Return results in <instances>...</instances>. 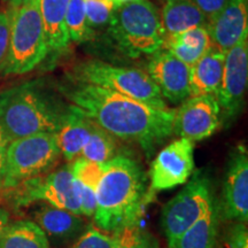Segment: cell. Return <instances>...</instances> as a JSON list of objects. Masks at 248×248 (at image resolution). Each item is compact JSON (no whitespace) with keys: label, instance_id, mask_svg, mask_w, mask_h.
<instances>
[{"label":"cell","instance_id":"cell-1","mask_svg":"<svg viewBox=\"0 0 248 248\" xmlns=\"http://www.w3.org/2000/svg\"><path fill=\"white\" fill-rule=\"evenodd\" d=\"M60 92L100 128L119 140L138 144L147 156L173 133L175 109L151 106L86 83L63 85Z\"/></svg>","mask_w":248,"mask_h":248},{"label":"cell","instance_id":"cell-2","mask_svg":"<svg viewBox=\"0 0 248 248\" xmlns=\"http://www.w3.org/2000/svg\"><path fill=\"white\" fill-rule=\"evenodd\" d=\"M95 198L93 221L99 230L113 235L138 225L148 201L147 178L138 161L120 154L105 163Z\"/></svg>","mask_w":248,"mask_h":248},{"label":"cell","instance_id":"cell-3","mask_svg":"<svg viewBox=\"0 0 248 248\" xmlns=\"http://www.w3.org/2000/svg\"><path fill=\"white\" fill-rule=\"evenodd\" d=\"M70 108L71 104L43 80H31L0 94V125L9 142L37 133H55Z\"/></svg>","mask_w":248,"mask_h":248},{"label":"cell","instance_id":"cell-4","mask_svg":"<svg viewBox=\"0 0 248 248\" xmlns=\"http://www.w3.org/2000/svg\"><path fill=\"white\" fill-rule=\"evenodd\" d=\"M108 26L117 47L133 59L160 51L166 38L161 15L150 0L116 6Z\"/></svg>","mask_w":248,"mask_h":248},{"label":"cell","instance_id":"cell-5","mask_svg":"<svg viewBox=\"0 0 248 248\" xmlns=\"http://www.w3.org/2000/svg\"><path fill=\"white\" fill-rule=\"evenodd\" d=\"M46 58L47 43L38 0H30L12 9L8 51L0 71L4 75H22L35 69Z\"/></svg>","mask_w":248,"mask_h":248},{"label":"cell","instance_id":"cell-6","mask_svg":"<svg viewBox=\"0 0 248 248\" xmlns=\"http://www.w3.org/2000/svg\"><path fill=\"white\" fill-rule=\"evenodd\" d=\"M75 82L110 90L151 106L168 108L159 88L146 71L137 68L119 67L99 60L77 64L73 73Z\"/></svg>","mask_w":248,"mask_h":248},{"label":"cell","instance_id":"cell-7","mask_svg":"<svg viewBox=\"0 0 248 248\" xmlns=\"http://www.w3.org/2000/svg\"><path fill=\"white\" fill-rule=\"evenodd\" d=\"M60 156L55 133H37L12 140L6 152L2 190H13L28 179L47 173Z\"/></svg>","mask_w":248,"mask_h":248},{"label":"cell","instance_id":"cell-8","mask_svg":"<svg viewBox=\"0 0 248 248\" xmlns=\"http://www.w3.org/2000/svg\"><path fill=\"white\" fill-rule=\"evenodd\" d=\"M190 181L161 212V228L168 244L194 224L209 208L215 198L212 179L203 170H197Z\"/></svg>","mask_w":248,"mask_h":248},{"label":"cell","instance_id":"cell-9","mask_svg":"<svg viewBox=\"0 0 248 248\" xmlns=\"http://www.w3.org/2000/svg\"><path fill=\"white\" fill-rule=\"evenodd\" d=\"M15 190L14 202L20 207L31 202H45L82 216L79 184L71 172L69 163L49 173L28 179Z\"/></svg>","mask_w":248,"mask_h":248},{"label":"cell","instance_id":"cell-10","mask_svg":"<svg viewBox=\"0 0 248 248\" xmlns=\"http://www.w3.org/2000/svg\"><path fill=\"white\" fill-rule=\"evenodd\" d=\"M248 84V38L225 52L224 67L216 100L221 109V125H230L239 116Z\"/></svg>","mask_w":248,"mask_h":248},{"label":"cell","instance_id":"cell-11","mask_svg":"<svg viewBox=\"0 0 248 248\" xmlns=\"http://www.w3.org/2000/svg\"><path fill=\"white\" fill-rule=\"evenodd\" d=\"M217 206L221 221L247 223L248 153L244 145L235 146L229 155Z\"/></svg>","mask_w":248,"mask_h":248},{"label":"cell","instance_id":"cell-12","mask_svg":"<svg viewBox=\"0 0 248 248\" xmlns=\"http://www.w3.org/2000/svg\"><path fill=\"white\" fill-rule=\"evenodd\" d=\"M194 169V142L179 138L170 142L156 155L151 169V187L147 190V199L152 192L170 190L185 184Z\"/></svg>","mask_w":248,"mask_h":248},{"label":"cell","instance_id":"cell-13","mask_svg":"<svg viewBox=\"0 0 248 248\" xmlns=\"http://www.w3.org/2000/svg\"><path fill=\"white\" fill-rule=\"evenodd\" d=\"M221 126V109L215 95H192L175 110L173 133L191 141L210 137Z\"/></svg>","mask_w":248,"mask_h":248},{"label":"cell","instance_id":"cell-14","mask_svg":"<svg viewBox=\"0 0 248 248\" xmlns=\"http://www.w3.org/2000/svg\"><path fill=\"white\" fill-rule=\"evenodd\" d=\"M147 74L160 90L163 99L173 104L185 101L191 97V67L161 48L151 55Z\"/></svg>","mask_w":248,"mask_h":248},{"label":"cell","instance_id":"cell-15","mask_svg":"<svg viewBox=\"0 0 248 248\" xmlns=\"http://www.w3.org/2000/svg\"><path fill=\"white\" fill-rule=\"evenodd\" d=\"M207 28L213 45L224 53L248 38V0H228Z\"/></svg>","mask_w":248,"mask_h":248},{"label":"cell","instance_id":"cell-16","mask_svg":"<svg viewBox=\"0 0 248 248\" xmlns=\"http://www.w3.org/2000/svg\"><path fill=\"white\" fill-rule=\"evenodd\" d=\"M35 223L44 231L47 239L64 243L78 238L86 229L80 215L44 204L35 213Z\"/></svg>","mask_w":248,"mask_h":248},{"label":"cell","instance_id":"cell-17","mask_svg":"<svg viewBox=\"0 0 248 248\" xmlns=\"http://www.w3.org/2000/svg\"><path fill=\"white\" fill-rule=\"evenodd\" d=\"M70 0H38L39 12L44 24L47 57L57 59L70 44L66 29V14Z\"/></svg>","mask_w":248,"mask_h":248},{"label":"cell","instance_id":"cell-18","mask_svg":"<svg viewBox=\"0 0 248 248\" xmlns=\"http://www.w3.org/2000/svg\"><path fill=\"white\" fill-rule=\"evenodd\" d=\"M91 126L92 120L79 108L71 105L70 111L55 132L60 154L67 162H71L80 156L83 147L90 137Z\"/></svg>","mask_w":248,"mask_h":248},{"label":"cell","instance_id":"cell-19","mask_svg":"<svg viewBox=\"0 0 248 248\" xmlns=\"http://www.w3.org/2000/svg\"><path fill=\"white\" fill-rule=\"evenodd\" d=\"M221 222L217 199L214 198L207 212L168 244V248H216Z\"/></svg>","mask_w":248,"mask_h":248},{"label":"cell","instance_id":"cell-20","mask_svg":"<svg viewBox=\"0 0 248 248\" xmlns=\"http://www.w3.org/2000/svg\"><path fill=\"white\" fill-rule=\"evenodd\" d=\"M208 28L198 27L172 36H166L162 48L188 67L194 66L213 47Z\"/></svg>","mask_w":248,"mask_h":248},{"label":"cell","instance_id":"cell-21","mask_svg":"<svg viewBox=\"0 0 248 248\" xmlns=\"http://www.w3.org/2000/svg\"><path fill=\"white\" fill-rule=\"evenodd\" d=\"M225 53L213 46L194 66L191 67L190 89L192 95H216L224 67Z\"/></svg>","mask_w":248,"mask_h":248},{"label":"cell","instance_id":"cell-22","mask_svg":"<svg viewBox=\"0 0 248 248\" xmlns=\"http://www.w3.org/2000/svg\"><path fill=\"white\" fill-rule=\"evenodd\" d=\"M161 21L166 36H172L198 27H207L208 21L193 0H166Z\"/></svg>","mask_w":248,"mask_h":248},{"label":"cell","instance_id":"cell-23","mask_svg":"<svg viewBox=\"0 0 248 248\" xmlns=\"http://www.w3.org/2000/svg\"><path fill=\"white\" fill-rule=\"evenodd\" d=\"M0 248H49V241L33 221L9 222L0 237Z\"/></svg>","mask_w":248,"mask_h":248},{"label":"cell","instance_id":"cell-24","mask_svg":"<svg viewBox=\"0 0 248 248\" xmlns=\"http://www.w3.org/2000/svg\"><path fill=\"white\" fill-rule=\"evenodd\" d=\"M117 140L119 139L92 121L90 137L85 146L83 147L80 157L91 162L105 164L116 156L117 146H119Z\"/></svg>","mask_w":248,"mask_h":248},{"label":"cell","instance_id":"cell-25","mask_svg":"<svg viewBox=\"0 0 248 248\" xmlns=\"http://www.w3.org/2000/svg\"><path fill=\"white\" fill-rule=\"evenodd\" d=\"M66 29L70 42L84 43L93 38V29L86 17L84 0H70L66 14Z\"/></svg>","mask_w":248,"mask_h":248},{"label":"cell","instance_id":"cell-26","mask_svg":"<svg viewBox=\"0 0 248 248\" xmlns=\"http://www.w3.org/2000/svg\"><path fill=\"white\" fill-rule=\"evenodd\" d=\"M111 248H160L159 241L150 232L142 230L138 225L129 226L113 234Z\"/></svg>","mask_w":248,"mask_h":248},{"label":"cell","instance_id":"cell-27","mask_svg":"<svg viewBox=\"0 0 248 248\" xmlns=\"http://www.w3.org/2000/svg\"><path fill=\"white\" fill-rule=\"evenodd\" d=\"M69 166L74 177L77 181L93 190H97L102 171H104V164L91 162L79 156L69 162Z\"/></svg>","mask_w":248,"mask_h":248},{"label":"cell","instance_id":"cell-28","mask_svg":"<svg viewBox=\"0 0 248 248\" xmlns=\"http://www.w3.org/2000/svg\"><path fill=\"white\" fill-rule=\"evenodd\" d=\"M86 17L90 26L93 28L102 27L109 23L111 13L116 7L114 1H98V0H84Z\"/></svg>","mask_w":248,"mask_h":248},{"label":"cell","instance_id":"cell-29","mask_svg":"<svg viewBox=\"0 0 248 248\" xmlns=\"http://www.w3.org/2000/svg\"><path fill=\"white\" fill-rule=\"evenodd\" d=\"M113 243V235L105 233L93 225H88L71 248H111Z\"/></svg>","mask_w":248,"mask_h":248},{"label":"cell","instance_id":"cell-30","mask_svg":"<svg viewBox=\"0 0 248 248\" xmlns=\"http://www.w3.org/2000/svg\"><path fill=\"white\" fill-rule=\"evenodd\" d=\"M228 248H248V229L243 222H232L225 234Z\"/></svg>","mask_w":248,"mask_h":248},{"label":"cell","instance_id":"cell-31","mask_svg":"<svg viewBox=\"0 0 248 248\" xmlns=\"http://www.w3.org/2000/svg\"><path fill=\"white\" fill-rule=\"evenodd\" d=\"M12 9L0 12V66L7 54L11 37Z\"/></svg>","mask_w":248,"mask_h":248},{"label":"cell","instance_id":"cell-32","mask_svg":"<svg viewBox=\"0 0 248 248\" xmlns=\"http://www.w3.org/2000/svg\"><path fill=\"white\" fill-rule=\"evenodd\" d=\"M79 199H80V212L82 216L93 217L97 207V198H95V190L89 187L82 183H79Z\"/></svg>","mask_w":248,"mask_h":248},{"label":"cell","instance_id":"cell-33","mask_svg":"<svg viewBox=\"0 0 248 248\" xmlns=\"http://www.w3.org/2000/svg\"><path fill=\"white\" fill-rule=\"evenodd\" d=\"M226 1L228 0H193L194 4L202 12V14L208 22H210L222 11Z\"/></svg>","mask_w":248,"mask_h":248},{"label":"cell","instance_id":"cell-34","mask_svg":"<svg viewBox=\"0 0 248 248\" xmlns=\"http://www.w3.org/2000/svg\"><path fill=\"white\" fill-rule=\"evenodd\" d=\"M8 144H9L8 139L6 137L1 125H0V190H2V184H4L6 152H7Z\"/></svg>","mask_w":248,"mask_h":248},{"label":"cell","instance_id":"cell-35","mask_svg":"<svg viewBox=\"0 0 248 248\" xmlns=\"http://www.w3.org/2000/svg\"><path fill=\"white\" fill-rule=\"evenodd\" d=\"M9 222H11L9 221V213L5 208L0 207V237H1L2 232H4Z\"/></svg>","mask_w":248,"mask_h":248},{"label":"cell","instance_id":"cell-36","mask_svg":"<svg viewBox=\"0 0 248 248\" xmlns=\"http://www.w3.org/2000/svg\"><path fill=\"white\" fill-rule=\"evenodd\" d=\"M6 1L8 2L12 9H15V8L21 7V6L24 4H27V2L30 1V0H6Z\"/></svg>","mask_w":248,"mask_h":248},{"label":"cell","instance_id":"cell-37","mask_svg":"<svg viewBox=\"0 0 248 248\" xmlns=\"http://www.w3.org/2000/svg\"><path fill=\"white\" fill-rule=\"evenodd\" d=\"M129 1H132V0H114V4H115V6H120Z\"/></svg>","mask_w":248,"mask_h":248},{"label":"cell","instance_id":"cell-38","mask_svg":"<svg viewBox=\"0 0 248 248\" xmlns=\"http://www.w3.org/2000/svg\"><path fill=\"white\" fill-rule=\"evenodd\" d=\"M98 1H114V0H98Z\"/></svg>","mask_w":248,"mask_h":248}]
</instances>
